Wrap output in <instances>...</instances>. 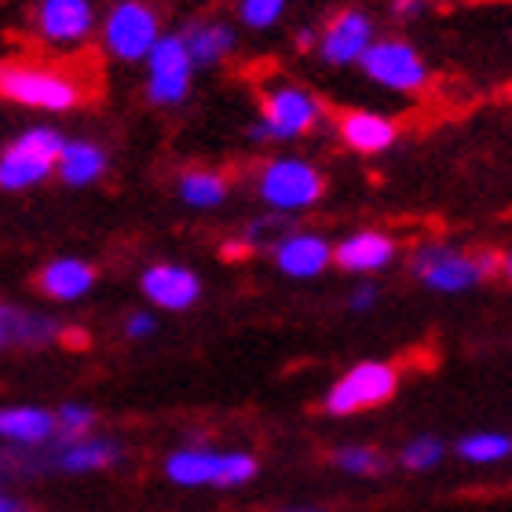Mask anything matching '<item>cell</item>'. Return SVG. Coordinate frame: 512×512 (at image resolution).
Masks as SVG:
<instances>
[{
  "label": "cell",
  "instance_id": "484cf974",
  "mask_svg": "<svg viewBox=\"0 0 512 512\" xmlns=\"http://www.w3.org/2000/svg\"><path fill=\"white\" fill-rule=\"evenodd\" d=\"M443 458H447V447L436 436H414L399 450V465L406 472H432Z\"/></svg>",
  "mask_w": 512,
  "mask_h": 512
},
{
  "label": "cell",
  "instance_id": "ffe728a7",
  "mask_svg": "<svg viewBox=\"0 0 512 512\" xmlns=\"http://www.w3.org/2000/svg\"><path fill=\"white\" fill-rule=\"evenodd\" d=\"M275 260L278 271H286L289 278H315L330 264V246L319 235H289L275 249Z\"/></svg>",
  "mask_w": 512,
  "mask_h": 512
},
{
  "label": "cell",
  "instance_id": "30bf717a",
  "mask_svg": "<svg viewBox=\"0 0 512 512\" xmlns=\"http://www.w3.org/2000/svg\"><path fill=\"white\" fill-rule=\"evenodd\" d=\"M363 74L377 85L392 88V92H421L428 81V70L421 55L406 41H377L370 44L359 59Z\"/></svg>",
  "mask_w": 512,
  "mask_h": 512
},
{
  "label": "cell",
  "instance_id": "f546056e",
  "mask_svg": "<svg viewBox=\"0 0 512 512\" xmlns=\"http://www.w3.org/2000/svg\"><path fill=\"white\" fill-rule=\"evenodd\" d=\"M0 512H30V505L22 502V498H15L11 491H4V487H0Z\"/></svg>",
  "mask_w": 512,
  "mask_h": 512
},
{
  "label": "cell",
  "instance_id": "7a4b0ae2",
  "mask_svg": "<svg viewBox=\"0 0 512 512\" xmlns=\"http://www.w3.org/2000/svg\"><path fill=\"white\" fill-rule=\"evenodd\" d=\"M505 267L502 253H458L450 246H425L414 253V275L436 293H461L498 278Z\"/></svg>",
  "mask_w": 512,
  "mask_h": 512
},
{
  "label": "cell",
  "instance_id": "3957f363",
  "mask_svg": "<svg viewBox=\"0 0 512 512\" xmlns=\"http://www.w3.org/2000/svg\"><path fill=\"white\" fill-rule=\"evenodd\" d=\"M66 139L55 128H30L0 154V187L4 191H26L33 183L48 180L55 172L59 150Z\"/></svg>",
  "mask_w": 512,
  "mask_h": 512
},
{
  "label": "cell",
  "instance_id": "2e32d148",
  "mask_svg": "<svg viewBox=\"0 0 512 512\" xmlns=\"http://www.w3.org/2000/svg\"><path fill=\"white\" fill-rule=\"evenodd\" d=\"M92 4L88 0H41L37 8V30L55 44H74L92 33Z\"/></svg>",
  "mask_w": 512,
  "mask_h": 512
},
{
  "label": "cell",
  "instance_id": "83f0119b",
  "mask_svg": "<svg viewBox=\"0 0 512 512\" xmlns=\"http://www.w3.org/2000/svg\"><path fill=\"white\" fill-rule=\"evenodd\" d=\"M282 8H286V0H242V22L253 30H264V26L278 22Z\"/></svg>",
  "mask_w": 512,
  "mask_h": 512
},
{
  "label": "cell",
  "instance_id": "d6a6232c",
  "mask_svg": "<svg viewBox=\"0 0 512 512\" xmlns=\"http://www.w3.org/2000/svg\"><path fill=\"white\" fill-rule=\"evenodd\" d=\"M278 512H330V509H315V505H289V509H278Z\"/></svg>",
  "mask_w": 512,
  "mask_h": 512
},
{
  "label": "cell",
  "instance_id": "8992f818",
  "mask_svg": "<svg viewBox=\"0 0 512 512\" xmlns=\"http://www.w3.org/2000/svg\"><path fill=\"white\" fill-rule=\"evenodd\" d=\"M326 191L319 169L300 158H278L267 161L260 172V198L278 213H297L315 205Z\"/></svg>",
  "mask_w": 512,
  "mask_h": 512
},
{
  "label": "cell",
  "instance_id": "e0dca14e",
  "mask_svg": "<svg viewBox=\"0 0 512 512\" xmlns=\"http://www.w3.org/2000/svg\"><path fill=\"white\" fill-rule=\"evenodd\" d=\"M395 256V242L381 231H359V235L344 238L341 246L333 249L330 260L344 271H381V267L392 264Z\"/></svg>",
  "mask_w": 512,
  "mask_h": 512
},
{
  "label": "cell",
  "instance_id": "836d02e7",
  "mask_svg": "<svg viewBox=\"0 0 512 512\" xmlns=\"http://www.w3.org/2000/svg\"><path fill=\"white\" fill-rule=\"evenodd\" d=\"M297 44H300V48H311V44H315V37H311V33H300Z\"/></svg>",
  "mask_w": 512,
  "mask_h": 512
},
{
  "label": "cell",
  "instance_id": "7c38bea8",
  "mask_svg": "<svg viewBox=\"0 0 512 512\" xmlns=\"http://www.w3.org/2000/svg\"><path fill=\"white\" fill-rule=\"evenodd\" d=\"M370 44H374V22H370V15L359 8H348L326 26L319 52L326 63L344 66V63H359Z\"/></svg>",
  "mask_w": 512,
  "mask_h": 512
},
{
  "label": "cell",
  "instance_id": "cb8c5ba5",
  "mask_svg": "<svg viewBox=\"0 0 512 512\" xmlns=\"http://www.w3.org/2000/svg\"><path fill=\"white\" fill-rule=\"evenodd\" d=\"M512 454V439L505 432H472L458 443V458L469 465H498Z\"/></svg>",
  "mask_w": 512,
  "mask_h": 512
},
{
  "label": "cell",
  "instance_id": "9c48e42d",
  "mask_svg": "<svg viewBox=\"0 0 512 512\" xmlns=\"http://www.w3.org/2000/svg\"><path fill=\"white\" fill-rule=\"evenodd\" d=\"M150 74H147V99L158 107H176L183 103L187 88H191L194 63L180 37H158L154 48L147 52Z\"/></svg>",
  "mask_w": 512,
  "mask_h": 512
},
{
  "label": "cell",
  "instance_id": "d4e9b609",
  "mask_svg": "<svg viewBox=\"0 0 512 512\" xmlns=\"http://www.w3.org/2000/svg\"><path fill=\"white\" fill-rule=\"evenodd\" d=\"M333 465L344 472V476H355V480H374L388 469V461L377 447H363V443H352V447H341L333 454Z\"/></svg>",
  "mask_w": 512,
  "mask_h": 512
},
{
  "label": "cell",
  "instance_id": "5b68a950",
  "mask_svg": "<svg viewBox=\"0 0 512 512\" xmlns=\"http://www.w3.org/2000/svg\"><path fill=\"white\" fill-rule=\"evenodd\" d=\"M0 96L15 99L22 107L70 110L81 103V85L44 66H0Z\"/></svg>",
  "mask_w": 512,
  "mask_h": 512
},
{
  "label": "cell",
  "instance_id": "277c9868",
  "mask_svg": "<svg viewBox=\"0 0 512 512\" xmlns=\"http://www.w3.org/2000/svg\"><path fill=\"white\" fill-rule=\"evenodd\" d=\"M399 388V374H395L392 363H359L352 366L341 381L333 384L326 399H322V410L333 417H352L363 414V410H374V406L388 403Z\"/></svg>",
  "mask_w": 512,
  "mask_h": 512
},
{
  "label": "cell",
  "instance_id": "7402d4cb",
  "mask_svg": "<svg viewBox=\"0 0 512 512\" xmlns=\"http://www.w3.org/2000/svg\"><path fill=\"white\" fill-rule=\"evenodd\" d=\"M187 55H191L194 66H213L220 63L224 55H231L235 48V30L224 26V22H194L187 26V33L180 37Z\"/></svg>",
  "mask_w": 512,
  "mask_h": 512
},
{
  "label": "cell",
  "instance_id": "4316f807",
  "mask_svg": "<svg viewBox=\"0 0 512 512\" xmlns=\"http://www.w3.org/2000/svg\"><path fill=\"white\" fill-rule=\"evenodd\" d=\"M96 432V410L85 403H66L55 410V439H81Z\"/></svg>",
  "mask_w": 512,
  "mask_h": 512
},
{
  "label": "cell",
  "instance_id": "8fae6325",
  "mask_svg": "<svg viewBox=\"0 0 512 512\" xmlns=\"http://www.w3.org/2000/svg\"><path fill=\"white\" fill-rule=\"evenodd\" d=\"M319 103L315 96H308L304 88H271L264 96V125L253 128L256 139H293V136H304L315 128L319 121Z\"/></svg>",
  "mask_w": 512,
  "mask_h": 512
},
{
  "label": "cell",
  "instance_id": "4fadbf2b",
  "mask_svg": "<svg viewBox=\"0 0 512 512\" xmlns=\"http://www.w3.org/2000/svg\"><path fill=\"white\" fill-rule=\"evenodd\" d=\"M143 293L165 311H187L194 300L202 297V282L191 267L180 264H154L143 271Z\"/></svg>",
  "mask_w": 512,
  "mask_h": 512
},
{
  "label": "cell",
  "instance_id": "1f68e13d",
  "mask_svg": "<svg viewBox=\"0 0 512 512\" xmlns=\"http://www.w3.org/2000/svg\"><path fill=\"white\" fill-rule=\"evenodd\" d=\"M370 304H374V289L366 286L363 293H355L352 297V308H370Z\"/></svg>",
  "mask_w": 512,
  "mask_h": 512
},
{
  "label": "cell",
  "instance_id": "4dcf8cb0",
  "mask_svg": "<svg viewBox=\"0 0 512 512\" xmlns=\"http://www.w3.org/2000/svg\"><path fill=\"white\" fill-rule=\"evenodd\" d=\"M421 0H395V15H417Z\"/></svg>",
  "mask_w": 512,
  "mask_h": 512
},
{
  "label": "cell",
  "instance_id": "ac0fdd59",
  "mask_svg": "<svg viewBox=\"0 0 512 512\" xmlns=\"http://www.w3.org/2000/svg\"><path fill=\"white\" fill-rule=\"evenodd\" d=\"M96 282V267H88L85 260H74V256H63V260H52L37 271V289L48 293L55 300H77L85 297Z\"/></svg>",
  "mask_w": 512,
  "mask_h": 512
},
{
  "label": "cell",
  "instance_id": "603a6c76",
  "mask_svg": "<svg viewBox=\"0 0 512 512\" xmlns=\"http://www.w3.org/2000/svg\"><path fill=\"white\" fill-rule=\"evenodd\" d=\"M180 198L194 209H213L227 198V180L220 172L194 169L180 180Z\"/></svg>",
  "mask_w": 512,
  "mask_h": 512
},
{
  "label": "cell",
  "instance_id": "6da1fadb",
  "mask_svg": "<svg viewBox=\"0 0 512 512\" xmlns=\"http://www.w3.org/2000/svg\"><path fill=\"white\" fill-rule=\"evenodd\" d=\"M260 461L249 450H216L191 443V447L172 450L165 458V476L176 487H216V491H231V487H246L256 480Z\"/></svg>",
  "mask_w": 512,
  "mask_h": 512
},
{
  "label": "cell",
  "instance_id": "5bb4252c",
  "mask_svg": "<svg viewBox=\"0 0 512 512\" xmlns=\"http://www.w3.org/2000/svg\"><path fill=\"white\" fill-rule=\"evenodd\" d=\"M52 341H63V326L48 315H33L15 304H0V352L11 348H44Z\"/></svg>",
  "mask_w": 512,
  "mask_h": 512
},
{
  "label": "cell",
  "instance_id": "9a60e30c",
  "mask_svg": "<svg viewBox=\"0 0 512 512\" xmlns=\"http://www.w3.org/2000/svg\"><path fill=\"white\" fill-rule=\"evenodd\" d=\"M55 439V414L41 406H4L0 410V443L19 450L48 447Z\"/></svg>",
  "mask_w": 512,
  "mask_h": 512
},
{
  "label": "cell",
  "instance_id": "44dd1931",
  "mask_svg": "<svg viewBox=\"0 0 512 512\" xmlns=\"http://www.w3.org/2000/svg\"><path fill=\"white\" fill-rule=\"evenodd\" d=\"M55 169L70 187H85V183H96L107 172V154L88 139H74V143H63Z\"/></svg>",
  "mask_w": 512,
  "mask_h": 512
},
{
  "label": "cell",
  "instance_id": "d6986e66",
  "mask_svg": "<svg viewBox=\"0 0 512 512\" xmlns=\"http://www.w3.org/2000/svg\"><path fill=\"white\" fill-rule=\"evenodd\" d=\"M341 139L359 154H381L395 143V125L370 110H344L341 114Z\"/></svg>",
  "mask_w": 512,
  "mask_h": 512
},
{
  "label": "cell",
  "instance_id": "52a82bcc",
  "mask_svg": "<svg viewBox=\"0 0 512 512\" xmlns=\"http://www.w3.org/2000/svg\"><path fill=\"white\" fill-rule=\"evenodd\" d=\"M161 37L158 15L143 0H125L107 15L103 26V41H107L110 55H118L125 63L147 59V52L154 48V41Z\"/></svg>",
  "mask_w": 512,
  "mask_h": 512
},
{
  "label": "cell",
  "instance_id": "f1b7e54d",
  "mask_svg": "<svg viewBox=\"0 0 512 512\" xmlns=\"http://www.w3.org/2000/svg\"><path fill=\"white\" fill-rule=\"evenodd\" d=\"M158 330V322L150 319V315H132V319H128V326H125V333L128 337H150V333Z\"/></svg>",
  "mask_w": 512,
  "mask_h": 512
},
{
  "label": "cell",
  "instance_id": "ba28073f",
  "mask_svg": "<svg viewBox=\"0 0 512 512\" xmlns=\"http://www.w3.org/2000/svg\"><path fill=\"white\" fill-rule=\"evenodd\" d=\"M121 461V443L110 436H81V439H52L41 447V472H66V476H88L103 472Z\"/></svg>",
  "mask_w": 512,
  "mask_h": 512
}]
</instances>
